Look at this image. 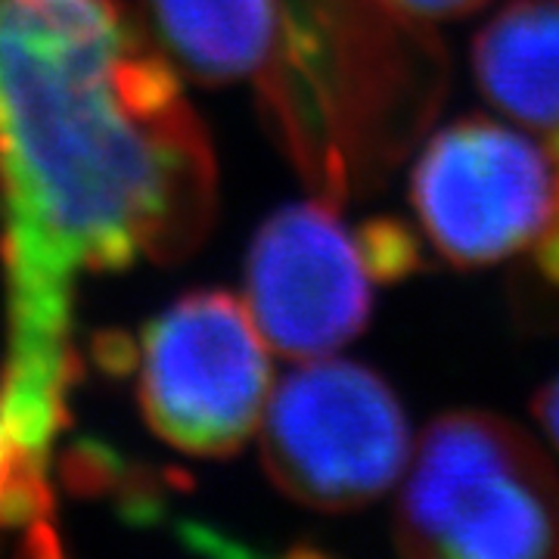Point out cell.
Returning <instances> with one entry per match:
<instances>
[{"label": "cell", "instance_id": "6da1fadb", "mask_svg": "<svg viewBox=\"0 0 559 559\" xmlns=\"http://www.w3.org/2000/svg\"><path fill=\"white\" fill-rule=\"evenodd\" d=\"M215 187L202 121L121 0H0V419L38 469L81 380V277L193 255Z\"/></svg>", "mask_w": 559, "mask_h": 559}, {"label": "cell", "instance_id": "7a4b0ae2", "mask_svg": "<svg viewBox=\"0 0 559 559\" xmlns=\"http://www.w3.org/2000/svg\"><path fill=\"white\" fill-rule=\"evenodd\" d=\"M426 22L382 0H286L261 112L320 200L342 205L404 159L444 94Z\"/></svg>", "mask_w": 559, "mask_h": 559}, {"label": "cell", "instance_id": "3957f363", "mask_svg": "<svg viewBox=\"0 0 559 559\" xmlns=\"http://www.w3.org/2000/svg\"><path fill=\"white\" fill-rule=\"evenodd\" d=\"M557 538V466L525 429L485 411L426 426L395 510L404 557L528 559Z\"/></svg>", "mask_w": 559, "mask_h": 559}, {"label": "cell", "instance_id": "277c9868", "mask_svg": "<svg viewBox=\"0 0 559 559\" xmlns=\"http://www.w3.org/2000/svg\"><path fill=\"white\" fill-rule=\"evenodd\" d=\"M411 460V426L392 385L355 360H305L261 419V463L289 500L355 513L382 498Z\"/></svg>", "mask_w": 559, "mask_h": 559}, {"label": "cell", "instance_id": "5b68a950", "mask_svg": "<svg viewBox=\"0 0 559 559\" xmlns=\"http://www.w3.org/2000/svg\"><path fill=\"white\" fill-rule=\"evenodd\" d=\"M140 411L193 457H230L261 429L271 401L267 342L249 308L200 289L165 308L140 340Z\"/></svg>", "mask_w": 559, "mask_h": 559}, {"label": "cell", "instance_id": "8992f818", "mask_svg": "<svg viewBox=\"0 0 559 559\" xmlns=\"http://www.w3.org/2000/svg\"><path fill=\"white\" fill-rule=\"evenodd\" d=\"M411 202L441 259L473 271L538 240L557 212L559 183L532 140L488 116H466L423 146Z\"/></svg>", "mask_w": 559, "mask_h": 559}, {"label": "cell", "instance_id": "52a82bcc", "mask_svg": "<svg viewBox=\"0 0 559 559\" xmlns=\"http://www.w3.org/2000/svg\"><path fill=\"white\" fill-rule=\"evenodd\" d=\"M340 205L296 202L261 224L246 261V301L267 348L314 360L360 336L370 286Z\"/></svg>", "mask_w": 559, "mask_h": 559}, {"label": "cell", "instance_id": "ba28073f", "mask_svg": "<svg viewBox=\"0 0 559 559\" xmlns=\"http://www.w3.org/2000/svg\"><path fill=\"white\" fill-rule=\"evenodd\" d=\"M488 100L528 128H559V0H510L473 40Z\"/></svg>", "mask_w": 559, "mask_h": 559}, {"label": "cell", "instance_id": "9c48e42d", "mask_svg": "<svg viewBox=\"0 0 559 559\" xmlns=\"http://www.w3.org/2000/svg\"><path fill=\"white\" fill-rule=\"evenodd\" d=\"M168 57L202 84L259 79L274 60L280 0H146Z\"/></svg>", "mask_w": 559, "mask_h": 559}, {"label": "cell", "instance_id": "30bf717a", "mask_svg": "<svg viewBox=\"0 0 559 559\" xmlns=\"http://www.w3.org/2000/svg\"><path fill=\"white\" fill-rule=\"evenodd\" d=\"M50 510L53 495L47 473L22 457L0 419V525L25 528L35 540H50Z\"/></svg>", "mask_w": 559, "mask_h": 559}, {"label": "cell", "instance_id": "8fae6325", "mask_svg": "<svg viewBox=\"0 0 559 559\" xmlns=\"http://www.w3.org/2000/svg\"><path fill=\"white\" fill-rule=\"evenodd\" d=\"M355 249L367 277L380 286H395L401 280L414 277L426 264L417 230L392 215L364 221L355 234Z\"/></svg>", "mask_w": 559, "mask_h": 559}, {"label": "cell", "instance_id": "7c38bea8", "mask_svg": "<svg viewBox=\"0 0 559 559\" xmlns=\"http://www.w3.org/2000/svg\"><path fill=\"white\" fill-rule=\"evenodd\" d=\"M392 10H399L404 16L419 22H439V20H463L469 13L481 10L491 0H382Z\"/></svg>", "mask_w": 559, "mask_h": 559}, {"label": "cell", "instance_id": "4fadbf2b", "mask_svg": "<svg viewBox=\"0 0 559 559\" xmlns=\"http://www.w3.org/2000/svg\"><path fill=\"white\" fill-rule=\"evenodd\" d=\"M535 246V267L538 274L550 286L559 289V205L554 212V218L547 221V227L538 234V240L532 242Z\"/></svg>", "mask_w": 559, "mask_h": 559}, {"label": "cell", "instance_id": "5bb4252c", "mask_svg": "<svg viewBox=\"0 0 559 559\" xmlns=\"http://www.w3.org/2000/svg\"><path fill=\"white\" fill-rule=\"evenodd\" d=\"M532 414L538 417V423L544 426V432L550 436V441L559 448V380H554L550 385H544L535 401H532Z\"/></svg>", "mask_w": 559, "mask_h": 559}, {"label": "cell", "instance_id": "9a60e30c", "mask_svg": "<svg viewBox=\"0 0 559 559\" xmlns=\"http://www.w3.org/2000/svg\"><path fill=\"white\" fill-rule=\"evenodd\" d=\"M547 156H550V165H554V175H557L559 183V128H554V138L547 143Z\"/></svg>", "mask_w": 559, "mask_h": 559}]
</instances>
